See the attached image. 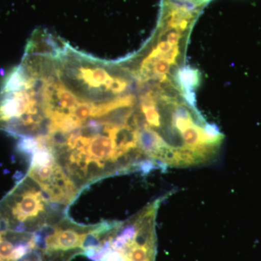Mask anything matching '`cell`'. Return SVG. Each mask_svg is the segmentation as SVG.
Returning a JSON list of instances; mask_svg holds the SVG:
<instances>
[{
  "label": "cell",
  "mask_w": 261,
  "mask_h": 261,
  "mask_svg": "<svg viewBox=\"0 0 261 261\" xmlns=\"http://www.w3.org/2000/svg\"><path fill=\"white\" fill-rule=\"evenodd\" d=\"M135 106L127 96L120 95L102 101L84 119L55 115L36 141L82 191L128 168L132 152L140 149Z\"/></svg>",
  "instance_id": "6da1fadb"
},
{
  "label": "cell",
  "mask_w": 261,
  "mask_h": 261,
  "mask_svg": "<svg viewBox=\"0 0 261 261\" xmlns=\"http://www.w3.org/2000/svg\"><path fill=\"white\" fill-rule=\"evenodd\" d=\"M165 197L155 199L124 221L96 224L85 256L92 261H155L156 219Z\"/></svg>",
  "instance_id": "7a4b0ae2"
},
{
  "label": "cell",
  "mask_w": 261,
  "mask_h": 261,
  "mask_svg": "<svg viewBox=\"0 0 261 261\" xmlns=\"http://www.w3.org/2000/svg\"><path fill=\"white\" fill-rule=\"evenodd\" d=\"M68 208L51 200L27 174L0 200V219L12 229L39 231Z\"/></svg>",
  "instance_id": "3957f363"
},
{
  "label": "cell",
  "mask_w": 261,
  "mask_h": 261,
  "mask_svg": "<svg viewBox=\"0 0 261 261\" xmlns=\"http://www.w3.org/2000/svg\"><path fill=\"white\" fill-rule=\"evenodd\" d=\"M95 224L75 222L65 214L51 221L44 231V261H72L86 253V244Z\"/></svg>",
  "instance_id": "277c9868"
},
{
  "label": "cell",
  "mask_w": 261,
  "mask_h": 261,
  "mask_svg": "<svg viewBox=\"0 0 261 261\" xmlns=\"http://www.w3.org/2000/svg\"><path fill=\"white\" fill-rule=\"evenodd\" d=\"M30 157L27 175L56 203L70 207L80 195L81 190L72 181L48 149L36 147Z\"/></svg>",
  "instance_id": "5b68a950"
},
{
  "label": "cell",
  "mask_w": 261,
  "mask_h": 261,
  "mask_svg": "<svg viewBox=\"0 0 261 261\" xmlns=\"http://www.w3.org/2000/svg\"><path fill=\"white\" fill-rule=\"evenodd\" d=\"M42 247V228L12 229L0 219V261H44Z\"/></svg>",
  "instance_id": "8992f818"
},
{
  "label": "cell",
  "mask_w": 261,
  "mask_h": 261,
  "mask_svg": "<svg viewBox=\"0 0 261 261\" xmlns=\"http://www.w3.org/2000/svg\"><path fill=\"white\" fill-rule=\"evenodd\" d=\"M178 80L182 87L186 89H191L192 87H196L199 82L197 70L191 68H184L179 71Z\"/></svg>",
  "instance_id": "52a82bcc"
},
{
  "label": "cell",
  "mask_w": 261,
  "mask_h": 261,
  "mask_svg": "<svg viewBox=\"0 0 261 261\" xmlns=\"http://www.w3.org/2000/svg\"><path fill=\"white\" fill-rule=\"evenodd\" d=\"M167 34V42L171 44L172 47L177 46L178 42H179L180 38H181V33L176 30H168L163 33L168 32Z\"/></svg>",
  "instance_id": "ba28073f"
},
{
  "label": "cell",
  "mask_w": 261,
  "mask_h": 261,
  "mask_svg": "<svg viewBox=\"0 0 261 261\" xmlns=\"http://www.w3.org/2000/svg\"><path fill=\"white\" fill-rule=\"evenodd\" d=\"M185 1L192 2V3H195V4L200 5H202L205 2H207V0H185Z\"/></svg>",
  "instance_id": "9c48e42d"
}]
</instances>
